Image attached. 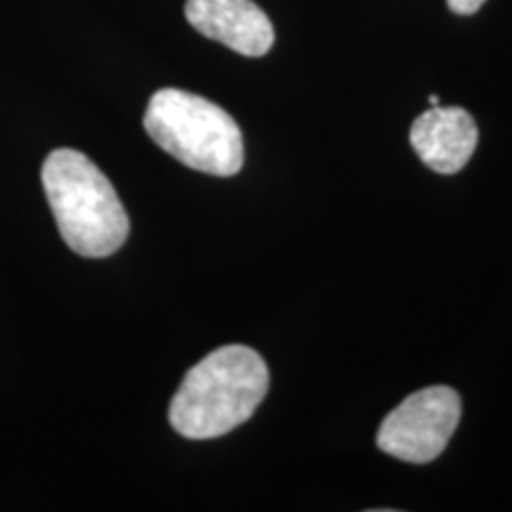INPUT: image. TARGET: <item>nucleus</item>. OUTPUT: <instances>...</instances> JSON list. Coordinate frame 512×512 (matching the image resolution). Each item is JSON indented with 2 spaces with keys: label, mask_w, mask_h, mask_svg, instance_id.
Wrapping results in <instances>:
<instances>
[{
  "label": "nucleus",
  "mask_w": 512,
  "mask_h": 512,
  "mask_svg": "<svg viewBox=\"0 0 512 512\" xmlns=\"http://www.w3.org/2000/svg\"><path fill=\"white\" fill-rule=\"evenodd\" d=\"M460 396L451 387H427L403 399L377 432V448L403 463L425 465L444 453L448 439L456 432Z\"/></svg>",
  "instance_id": "nucleus-4"
},
{
  "label": "nucleus",
  "mask_w": 512,
  "mask_h": 512,
  "mask_svg": "<svg viewBox=\"0 0 512 512\" xmlns=\"http://www.w3.org/2000/svg\"><path fill=\"white\" fill-rule=\"evenodd\" d=\"M268 392L264 358L242 344L204 356L171 399V427L185 439H216L252 418Z\"/></svg>",
  "instance_id": "nucleus-1"
},
{
  "label": "nucleus",
  "mask_w": 512,
  "mask_h": 512,
  "mask_svg": "<svg viewBox=\"0 0 512 512\" xmlns=\"http://www.w3.org/2000/svg\"><path fill=\"white\" fill-rule=\"evenodd\" d=\"M430 105L434 107V105H439V98H437V95H430Z\"/></svg>",
  "instance_id": "nucleus-8"
},
{
  "label": "nucleus",
  "mask_w": 512,
  "mask_h": 512,
  "mask_svg": "<svg viewBox=\"0 0 512 512\" xmlns=\"http://www.w3.org/2000/svg\"><path fill=\"white\" fill-rule=\"evenodd\" d=\"M185 17L211 41L247 57H261L273 48L271 19L252 0H188Z\"/></svg>",
  "instance_id": "nucleus-5"
},
{
  "label": "nucleus",
  "mask_w": 512,
  "mask_h": 512,
  "mask_svg": "<svg viewBox=\"0 0 512 512\" xmlns=\"http://www.w3.org/2000/svg\"><path fill=\"white\" fill-rule=\"evenodd\" d=\"M43 190L62 240L72 252L102 259L124 245L128 214L117 190L83 152L60 147L41 169Z\"/></svg>",
  "instance_id": "nucleus-2"
},
{
  "label": "nucleus",
  "mask_w": 512,
  "mask_h": 512,
  "mask_svg": "<svg viewBox=\"0 0 512 512\" xmlns=\"http://www.w3.org/2000/svg\"><path fill=\"white\" fill-rule=\"evenodd\" d=\"M479 131L463 107L434 105L411 126V145L418 157L437 174H458L475 155Z\"/></svg>",
  "instance_id": "nucleus-6"
},
{
  "label": "nucleus",
  "mask_w": 512,
  "mask_h": 512,
  "mask_svg": "<svg viewBox=\"0 0 512 512\" xmlns=\"http://www.w3.org/2000/svg\"><path fill=\"white\" fill-rule=\"evenodd\" d=\"M143 124L164 152L202 174L235 176L245 162L240 126L202 95L162 88L150 98Z\"/></svg>",
  "instance_id": "nucleus-3"
},
{
  "label": "nucleus",
  "mask_w": 512,
  "mask_h": 512,
  "mask_svg": "<svg viewBox=\"0 0 512 512\" xmlns=\"http://www.w3.org/2000/svg\"><path fill=\"white\" fill-rule=\"evenodd\" d=\"M448 8L456 15H475V12L482 8L486 0H446Z\"/></svg>",
  "instance_id": "nucleus-7"
}]
</instances>
